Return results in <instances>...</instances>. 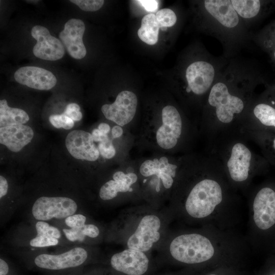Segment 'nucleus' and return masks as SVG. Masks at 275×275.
I'll return each instance as SVG.
<instances>
[{"mask_svg":"<svg viewBox=\"0 0 275 275\" xmlns=\"http://www.w3.org/2000/svg\"><path fill=\"white\" fill-rule=\"evenodd\" d=\"M223 200V191L219 184L210 178L198 182L191 189L185 204L188 214L196 218L210 215Z\"/></svg>","mask_w":275,"mask_h":275,"instance_id":"obj_1","label":"nucleus"},{"mask_svg":"<svg viewBox=\"0 0 275 275\" xmlns=\"http://www.w3.org/2000/svg\"><path fill=\"white\" fill-rule=\"evenodd\" d=\"M170 252L172 256L178 261L186 264H196L212 258L214 249L207 237L192 233L175 238L170 244Z\"/></svg>","mask_w":275,"mask_h":275,"instance_id":"obj_2","label":"nucleus"},{"mask_svg":"<svg viewBox=\"0 0 275 275\" xmlns=\"http://www.w3.org/2000/svg\"><path fill=\"white\" fill-rule=\"evenodd\" d=\"M208 102L215 107L216 117L222 125H229L235 115L239 114L244 108V102L239 97L231 95L227 86L217 82L211 88Z\"/></svg>","mask_w":275,"mask_h":275,"instance_id":"obj_3","label":"nucleus"},{"mask_svg":"<svg viewBox=\"0 0 275 275\" xmlns=\"http://www.w3.org/2000/svg\"><path fill=\"white\" fill-rule=\"evenodd\" d=\"M268 163L256 164L252 151L244 143H234L228 151L225 164L231 179L237 182L245 181L251 168L256 166L266 167Z\"/></svg>","mask_w":275,"mask_h":275,"instance_id":"obj_4","label":"nucleus"},{"mask_svg":"<svg viewBox=\"0 0 275 275\" xmlns=\"http://www.w3.org/2000/svg\"><path fill=\"white\" fill-rule=\"evenodd\" d=\"M77 207L76 202L69 198L41 197L34 203L32 211L36 219L43 221L72 215Z\"/></svg>","mask_w":275,"mask_h":275,"instance_id":"obj_5","label":"nucleus"},{"mask_svg":"<svg viewBox=\"0 0 275 275\" xmlns=\"http://www.w3.org/2000/svg\"><path fill=\"white\" fill-rule=\"evenodd\" d=\"M253 208L255 225L268 232L275 229V184L261 187L256 194Z\"/></svg>","mask_w":275,"mask_h":275,"instance_id":"obj_6","label":"nucleus"},{"mask_svg":"<svg viewBox=\"0 0 275 275\" xmlns=\"http://www.w3.org/2000/svg\"><path fill=\"white\" fill-rule=\"evenodd\" d=\"M161 121L155 133L156 142L162 149H172L177 145L182 133L181 116L174 106L167 105L161 111Z\"/></svg>","mask_w":275,"mask_h":275,"instance_id":"obj_7","label":"nucleus"},{"mask_svg":"<svg viewBox=\"0 0 275 275\" xmlns=\"http://www.w3.org/2000/svg\"><path fill=\"white\" fill-rule=\"evenodd\" d=\"M160 226V220L156 215L150 214L144 216L136 230L128 238L127 242L128 248L143 252L149 251L153 244L160 238L159 230Z\"/></svg>","mask_w":275,"mask_h":275,"instance_id":"obj_8","label":"nucleus"},{"mask_svg":"<svg viewBox=\"0 0 275 275\" xmlns=\"http://www.w3.org/2000/svg\"><path fill=\"white\" fill-rule=\"evenodd\" d=\"M138 99L135 94L129 91L120 92L114 102L102 106L104 117L120 126L129 123L136 113Z\"/></svg>","mask_w":275,"mask_h":275,"instance_id":"obj_9","label":"nucleus"},{"mask_svg":"<svg viewBox=\"0 0 275 275\" xmlns=\"http://www.w3.org/2000/svg\"><path fill=\"white\" fill-rule=\"evenodd\" d=\"M32 36L37 40L33 52L35 57L48 61H56L65 54V48L59 39L51 36L48 30L39 25L31 30Z\"/></svg>","mask_w":275,"mask_h":275,"instance_id":"obj_10","label":"nucleus"},{"mask_svg":"<svg viewBox=\"0 0 275 275\" xmlns=\"http://www.w3.org/2000/svg\"><path fill=\"white\" fill-rule=\"evenodd\" d=\"M149 262L144 252L131 249L114 254L111 259L114 269L127 275H143L148 269Z\"/></svg>","mask_w":275,"mask_h":275,"instance_id":"obj_11","label":"nucleus"},{"mask_svg":"<svg viewBox=\"0 0 275 275\" xmlns=\"http://www.w3.org/2000/svg\"><path fill=\"white\" fill-rule=\"evenodd\" d=\"M87 257V251L82 248L77 247L59 255H39L35 258L34 262L40 268L59 270L80 265L86 260Z\"/></svg>","mask_w":275,"mask_h":275,"instance_id":"obj_12","label":"nucleus"},{"mask_svg":"<svg viewBox=\"0 0 275 275\" xmlns=\"http://www.w3.org/2000/svg\"><path fill=\"white\" fill-rule=\"evenodd\" d=\"M94 142L90 133L82 130H74L67 135L65 144L73 157L93 161L98 158L100 154Z\"/></svg>","mask_w":275,"mask_h":275,"instance_id":"obj_13","label":"nucleus"},{"mask_svg":"<svg viewBox=\"0 0 275 275\" xmlns=\"http://www.w3.org/2000/svg\"><path fill=\"white\" fill-rule=\"evenodd\" d=\"M85 31L84 22L79 19H69L59 34V38L69 55L74 59H81L85 57L86 48L82 37Z\"/></svg>","mask_w":275,"mask_h":275,"instance_id":"obj_14","label":"nucleus"},{"mask_svg":"<svg viewBox=\"0 0 275 275\" xmlns=\"http://www.w3.org/2000/svg\"><path fill=\"white\" fill-rule=\"evenodd\" d=\"M214 74V67L208 62L197 61L191 64L186 70L187 92L192 91L198 95L204 94L211 86Z\"/></svg>","mask_w":275,"mask_h":275,"instance_id":"obj_15","label":"nucleus"},{"mask_svg":"<svg viewBox=\"0 0 275 275\" xmlns=\"http://www.w3.org/2000/svg\"><path fill=\"white\" fill-rule=\"evenodd\" d=\"M14 76L18 83L39 90H50L57 83V78L51 71L36 66L21 67Z\"/></svg>","mask_w":275,"mask_h":275,"instance_id":"obj_16","label":"nucleus"},{"mask_svg":"<svg viewBox=\"0 0 275 275\" xmlns=\"http://www.w3.org/2000/svg\"><path fill=\"white\" fill-rule=\"evenodd\" d=\"M177 166L169 162L168 159L164 156L159 159L146 160L140 168L141 174L146 177L155 175L158 179L161 180L163 187L170 188L174 182Z\"/></svg>","mask_w":275,"mask_h":275,"instance_id":"obj_17","label":"nucleus"},{"mask_svg":"<svg viewBox=\"0 0 275 275\" xmlns=\"http://www.w3.org/2000/svg\"><path fill=\"white\" fill-rule=\"evenodd\" d=\"M33 129L28 125L16 124L0 128V143L10 151L17 152L30 143Z\"/></svg>","mask_w":275,"mask_h":275,"instance_id":"obj_18","label":"nucleus"},{"mask_svg":"<svg viewBox=\"0 0 275 275\" xmlns=\"http://www.w3.org/2000/svg\"><path fill=\"white\" fill-rule=\"evenodd\" d=\"M205 8L207 12L224 26L232 28L239 22L237 12L230 0H206Z\"/></svg>","mask_w":275,"mask_h":275,"instance_id":"obj_19","label":"nucleus"},{"mask_svg":"<svg viewBox=\"0 0 275 275\" xmlns=\"http://www.w3.org/2000/svg\"><path fill=\"white\" fill-rule=\"evenodd\" d=\"M113 179L106 182L100 189L99 196L103 200L115 198L119 192L126 193L132 190L131 186L136 182L137 176L133 173L125 174L122 171L115 172Z\"/></svg>","mask_w":275,"mask_h":275,"instance_id":"obj_20","label":"nucleus"},{"mask_svg":"<svg viewBox=\"0 0 275 275\" xmlns=\"http://www.w3.org/2000/svg\"><path fill=\"white\" fill-rule=\"evenodd\" d=\"M160 28L156 15L153 13L148 14L142 18L141 27L138 31V35L146 44L154 45L158 41Z\"/></svg>","mask_w":275,"mask_h":275,"instance_id":"obj_21","label":"nucleus"},{"mask_svg":"<svg viewBox=\"0 0 275 275\" xmlns=\"http://www.w3.org/2000/svg\"><path fill=\"white\" fill-rule=\"evenodd\" d=\"M29 116L24 110L9 107L5 99L0 101L1 127L16 124H23L28 122Z\"/></svg>","mask_w":275,"mask_h":275,"instance_id":"obj_22","label":"nucleus"},{"mask_svg":"<svg viewBox=\"0 0 275 275\" xmlns=\"http://www.w3.org/2000/svg\"><path fill=\"white\" fill-rule=\"evenodd\" d=\"M257 136L266 160L275 165V133L259 130Z\"/></svg>","mask_w":275,"mask_h":275,"instance_id":"obj_23","label":"nucleus"},{"mask_svg":"<svg viewBox=\"0 0 275 275\" xmlns=\"http://www.w3.org/2000/svg\"><path fill=\"white\" fill-rule=\"evenodd\" d=\"M231 3L237 14L244 18L255 17L260 9L259 0H232Z\"/></svg>","mask_w":275,"mask_h":275,"instance_id":"obj_24","label":"nucleus"},{"mask_svg":"<svg viewBox=\"0 0 275 275\" xmlns=\"http://www.w3.org/2000/svg\"><path fill=\"white\" fill-rule=\"evenodd\" d=\"M156 16L161 27H171L177 21L175 13L170 9H162L158 11Z\"/></svg>","mask_w":275,"mask_h":275,"instance_id":"obj_25","label":"nucleus"},{"mask_svg":"<svg viewBox=\"0 0 275 275\" xmlns=\"http://www.w3.org/2000/svg\"><path fill=\"white\" fill-rule=\"evenodd\" d=\"M49 120L50 123L56 128H63L65 129H70L74 126V121L65 115L62 114L51 115Z\"/></svg>","mask_w":275,"mask_h":275,"instance_id":"obj_26","label":"nucleus"},{"mask_svg":"<svg viewBox=\"0 0 275 275\" xmlns=\"http://www.w3.org/2000/svg\"><path fill=\"white\" fill-rule=\"evenodd\" d=\"M37 236H47L58 239L61 237L59 230L43 221H39L36 224Z\"/></svg>","mask_w":275,"mask_h":275,"instance_id":"obj_27","label":"nucleus"},{"mask_svg":"<svg viewBox=\"0 0 275 275\" xmlns=\"http://www.w3.org/2000/svg\"><path fill=\"white\" fill-rule=\"evenodd\" d=\"M70 2L75 4L85 11L91 12L100 9L104 2L103 0H71Z\"/></svg>","mask_w":275,"mask_h":275,"instance_id":"obj_28","label":"nucleus"},{"mask_svg":"<svg viewBox=\"0 0 275 275\" xmlns=\"http://www.w3.org/2000/svg\"><path fill=\"white\" fill-rule=\"evenodd\" d=\"M58 239L47 236H36L34 238L31 240L30 244L33 247H46L58 244Z\"/></svg>","mask_w":275,"mask_h":275,"instance_id":"obj_29","label":"nucleus"},{"mask_svg":"<svg viewBox=\"0 0 275 275\" xmlns=\"http://www.w3.org/2000/svg\"><path fill=\"white\" fill-rule=\"evenodd\" d=\"M98 149L99 153L104 158L110 159L113 158L116 154V150L112 143L109 140L100 142Z\"/></svg>","mask_w":275,"mask_h":275,"instance_id":"obj_30","label":"nucleus"},{"mask_svg":"<svg viewBox=\"0 0 275 275\" xmlns=\"http://www.w3.org/2000/svg\"><path fill=\"white\" fill-rule=\"evenodd\" d=\"M63 113L74 121L80 120L82 117L79 106L75 103L68 104Z\"/></svg>","mask_w":275,"mask_h":275,"instance_id":"obj_31","label":"nucleus"},{"mask_svg":"<svg viewBox=\"0 0 275 275\" xmlns=\"http://www.w3.org/2000/svg\"><path fill=\"white\" fill-rule=\"evenodd\" d=\"M82 227L71 228L70 229H64L63 231L65 236L69 240L71 241L78 240L82 242L84 240L86 236L83 233Z\"/></svg>","mask_w":275,"mask_h":275,"instance_id":"obj_32","label":"nucleus"},{"mask_svg":"<svg viewBox=\"0 0 275 275\" xmlns=\"http://www.w3.org/2000/svg\"><path fill=\"white\" fill-rule=\"evenodd\" d=\"M86 217L80 214H74L66 218V224L71 228H81L85 224Z\"/></svg>","mask_w":275,"mask_h":275,"instance_id":"obj_33","label":"nucleus"},{"mask_svg":"<svg viewBox=\"0 0 275 275\" xmlns=\"http://www.w3.org/2000/svg\"><path fill=\"white\" fill-rule=\"evenodd\" d=\"M136 2L147 12H154L158 8V1L156 0H140Z\"/></svg>","mask_w":275,"mask_h":275,"instance_id":"obj_34","label":"nucleus"},{"mask_svg":"<svg viewBox=\"0 0 275 275\" xmlns=\"http://www.w3.org/2000/svg\"><path fill=\"white\" fill-rule=\"evenodd\" d=\"M82 230L85 236L91 238L96 237L99 234V229L93 224L85 225L82 227Z\"/></svg>","mask_w":275,"mask_h":275,"instance_id":"obj_35","label":"nucleus"},{"mask_svg":"<svg viewBox=\"0 0 275 275\" xmlns=\"http://www.w3.org/2000/svg\"><path fill=\"white\" fill-rule=\"evenodd\" d=\"M92 136L94 142H104L108 140V136L98 129H94L92 130Z\"/></svg>","mask_w":275,"mask_h":275,"instance_id":"obj_36","label":"nucleus"},{"mask_svg":"<svg viewBox=\"0 0 275 275\" xmlns=\"http://www.w3.org/2000/svg\"><path fill=\"white\" fill-rule=\"evenodd\" d=\"M8 185L7 180L3 176H0V198L5 196L8 191Z\"/></svg>","mask_w":275,"mask_h":275,"instance_id":"obj_37","label":"nucleus"},{"mask_svg":"<svg viewBox=\"0 0 275 275\" xmlns=\"http://www.w3.org/2000/svg\"><path fill=\"white\" fill-rule=\"evenodd\" d=\"M123 133V130L120 126H114L112 129V134L114 138L121 137Z\"/></svg>","mask_w":275,"mask_h":275,"instance_id":"obj_38","label":"nucleus"},{"mask_svg":"<svg viewBox=\"0 0 275 275\" xmlns=\"http://www.w3.org/2000/svg\"><path fill=\"white\" fill-rule=\"evenodd\" d=\"M9 271L7 263L3 259H0V275H6Z\"/></svg>","mask_w":275,"mask_h":275,"instance_id":"obj_39","label":"nucleus"},{"mask_svg":"<svg viewBox=\"0 0 275 275\" xmlns=\"http://www.w3.org/2000/svg\"><path fill=\"white\" fill-rule=\"evenodd\" d=\"M98 129L102 133L107 134L110 131V126L105 123H100L98 127Z\"/></svg>","mask_w":275,"mask_h":275,"instance_id":"obj_40","label":"nucleus"},{"mask_svg":"<svg viewBox=\"0 0 275 275\" xmlns=\"http://www.w3.org/2000/svg\"><path fill=\"white\" fill-rule=\"evenodd\" d=\"M160 28H161V30L163 31L167 30V28H166V27H161Z\"/></svg>","mask_w":275,"mask_h":275,"instance_id":"obj_41","label":"nucleus"},{"mask_svg":"<svg viewBox=\"0 0 275 275\" xmlns=\"http://www.w3.org/2000/svg\"><path fill=\"white\" fill-rule=\"evenodd\" d=\"M210 275H215V274H210Z\"/></svg>","mask_w":275,"mask_h":275,"instance_id":"obj_42","label":"nucleus"},{"mask_svg":"<svg viewBox=\"0 0 275 275\" xmlns=\"http://www.w3.org/2000/svg\"><path fill=\"white\" fill-rule=\"evenodd\" d=\"M272 275H275V273H274L273 274H272Z\"/></svg>","mask_w":275,"mask_h":275,"instance_id":"obj_43","label":"nucleus"}]
</instances>
